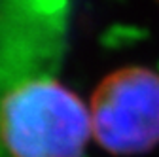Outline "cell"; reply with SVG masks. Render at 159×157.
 Returning <instances> with one entry per match:
<instances>
[{
    "label": "cell",
    "mask_w": 159,
    "mask_h": 157,
    "mask_svg": "<svg viewBox=\"0 0 159 157\" xmlns=\"http://www.w3.org/2000/svg\"><path fill=\"white\" fill-rule=\"evenodd\" d=\"M89 132L87 108L51 76L0 93V148L10 157H82Z\"/></svg>",
    "instance_id": "6da1fadb"
},
{
    "label": "cell",
    "mask_w": 159,
    "mask_h": 157,
    "mask_svg": "<svg viewBox=\"0 0 159 157\" xmlns=\"http://www.w3.org/2000/svg\"><path fill=\"white\" fill-rule=\"evenodd\" d=\"M91 131L112 153L133 155L159 144V72L127 66L108 74L91 99Z\"/></svg>",
    "instance_id": "7a4b0ae2"
}]
</instances>
